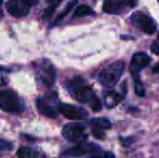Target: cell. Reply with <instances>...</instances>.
<instances>
[{
  "label": "cell",
  "instance_id": "obj_1",
  "mask_svg": "<svg viewBox=\"0 0 159 158\" xmlns=\"http://www.w3.org/2000/svg\"><path fill=\"white\" fill-rule=\"evenodd\" d=\"M68 91L81 103L92 104L98 97H96L94 90L90 86L84 84V80L81 77H75V78L68 80L66 84Z\"/></svg>",
  "mask_w": 159,
  "mask_h": 158
},
{
  "label": "cell",
  "instance_id": "obj_2",
  "mask_svg": "<svg viewBox=\"0 0 159 158\" xmlns=\"http://www.w3.org/2000/svg\"><path fill=\"white\" fill-rule=\"evenodd\" d=\"M126 70V64L124 61H116L108 65L106 68L98 74V81L105 88H113L118 84V81L124 75Z\"/></svg>",
  "mask_w": 159,
  "mask_h": 158
},
{
  "label": "cell",
  "instance_id": "obj_3",
  "mask_svg": "<svg viewBox=\"0 0 159 158\" xmlns=\"http://www.w3.org/2000/svg\"><path fill=\"white\" fill-rule=\"evenodd\" d=\"M0 110L7 113L19 114L23 112L24 105L16 93L9 90L0 91Z\"/></svg>",
  "mask_w": 159,
  "mask_h": 158
},
{
  "label": "cell",
  "instance_id": "obj_4",
  "mask_svg": "<svg viewBox=\"0 0 159 158\" xmlns=\"http://www.w3.org/2000/svg\"><path fill=\"white\" fill-rule=\"evenodd\" d=\"M62 155L67 157H104V153L102 152V148L100 146L92 143H86V142H82V143H79V145L69 148Z\"/></svg>",
  "mask_w": 159,
  "mask_h": 158
},
{
  "label": "cell",
  "instance_id": "obj_5",
  "mask_svg": "<svg viewBox=\"0 0 159 158\" xmlns=\"http://www.w3.org/2000/svg\"><path fill=\"white\" fill-rule=\"evenodd\" d=\"M130 22L132 23V25L138 27L146 35H153L157 28L156 22L142 11H135L130 17Z\"/></svg>",
  "mask_w": 159,
  "mask_h": 158
},
{
  "label": "cell",
  "instance_id": "obj_6",
  "mask_svg": "<svg viewBox=\"0 0 159 158\" xmlns=\"http://www.w3.org/2000/svg\"><path fill=\"white\" fill-rule=\"evenodd\" d=\"M63 135L66 140L75 143H82L88 139V134L86 132V127L80 124H68L64 126Z\"/></svg>",
  "mask_w": 159,
  "mask_h": 158
},
{
  "label": "cell",
  "instance_id": "obj_7",
  "mask_svg": "<svg viewBox=\"0 0 159 158\" xmlns=\"http://www.w3.org/2000/svg\"><path fill=\"white\" fill-rule=\"evenodd\" d=\"M151 61V56L147 55L145 52H136L132 55L129 70L130 73H131V76L133 77V80L140 79L141 70L146 67V66H148Z\"/></svg>",
  "mask_w": 159,
  "mask_h": 158
},
{
  "label": "cell",
  "instance_id": "obj_8",
  "mask_svg": "<svg viewBox=\"0 0 159 158\" xmlns=\"http://www.w3.org/2000/svg\"><path fill=\"white\" fill-rule=\"evenodd\" d=\"M134 6V0H106L103 3V11L107 14H121Z\"/></svg>",
  "mask_w": 159,
  "mask_h": 158
},
{
  "label": "cell",
  "instance_id": "obj_9",
  "mask_svg": "<svg viewBox=\"0 0 159 158\" xmlns=\"http://www.w3.org/2000/svg\"><path fill=\"white\" fill-rule=\"evenodd\" d=\"M30 4L26 0H10L7 2L6 9L12 16L14 17H24L30 13Z\"/></svg>",
  "mask_w": 159,
  "mask_h": 158
},
{
  "label": "cell",
  "instance_id": "obj_10",
  "mask_svg": "<svg viewBox=\"0 0 159 158\" xmlns=\"http://www.w3.org/2000/svg\"><path fill=\"white\" fill-rule=\"evenodd\" d=\"M60 112L66 118L71 120H84L88 117V112L84 108L71 105V104H62L60 106Z\"/></svg>",
  "mask_w": 159,
  "mask_h": 158
},
{
  "label": "cell",
  "instance_id": "obj_11",
  "mask_svg": "<svg viewBox=\"0 0 159 158\" xmlns=\"http://www.w3.org/2000/svg\"><path fill=\"white\" fill-rule=\"evenodd\" d=\"M38 74L47 87L53 86L55 81V68L50 62L44 61L43 63L40 64L38 67Z\"/></svg>",
  "mask_w": 159,
  "mask_h": 158
},
{
  "label": "cell",
  "instance_id": "obj_12",
  "mask_svg": "<svg viewBox=\"0 0 159 158\" xmlns=\"http://www.w3.org/2000/svg\"><path fill=\"white\" fill-rule=\"evenodd\" d=\"M36 105H37L38 112L43 116H47L49 118H55L57 116V113L54 110V107L51 104H49L44 99H38L36 101Z\"/></svg>",
  "mask_w": 159,
  "mask_h": 158
},
{
  "label": "cell",
  "instance_id": "obj_13",
  "mask_svg": "<svg viewBox=\"0 0 159 158\" xmlns=\"http://www.w3.org/2000/svg\"><path fill=\"white\" fill-rule=\"evenodd\" d=\"M125 95L126 94H120V93L116 92V91H109L108 93H106L104 97V103L105 105L108 108H113L115 107L117 104H119L120 102L124 100Z\"/></svg>",
  "mask_w": 159,
  "mask_h": 158
},
{
  "label": "cell",
  "instance_id": "obj_14",
  "mask_svg": "<svg viewBox=\"0 0 159 158\" xmlns=\"http://www.w3.org/2000/svg\"><path fill=\"white\" fill-rule=\"evenodd\" d=\"M90 124L94 129H98V130H108L111 128V122L109 119L105 118V117H95L90 120Z\"/></svg>",
  "mask_w": 159,
  "mask_h": 158
},
{
  "label": "cell",
  "instance_id": "obj_15",
  "mask_svg": "<svg viewBox=\"0 0 159 158\" xmlns=\"http://www.w3.org/2000/svg\"><path fill=\"white\" fill-rule=\"evenodd\" d=\"M92 8H90L87 4H81V6L77 7L75 9V12H74V17H81V16H87V15L93 14Z\"/></svg>",
  "mask_w": 159,
  "mask_h": 158
},
{
  "label": "cell",
  "instance_id": "obj_16",
  "mask_svg": "<svg viewBox=\"0 0 159 158\" xmlns=\"http://www.w3.org/2000/svg\"><path fill=\"white\" fill-rule=\"evenodd\" d=\"M16 155L20 158H36L39 156V153L30 147H21L17 151Z\"/></svg>",
  "mask_w": 159,
  "mask_h": 158
},
{
  "label": "cell",
  "instance_id": "obj_17",
  "mask_svg": "<svg viewBox=\"0 0 159 158\" xmlns=\"http://www.w3.org/2000/svg\"><path fill=\"white\" fill-rule=\"evenodd\" d=\"M76 4H77V0H73V1H71V2H69V3L67 4V7H66V8L64 9V11H63V12H62L61 14H60L59 16H57V21H55V23H59V22H61L62 20H63L64 17L66 16L67 14H68V13H69V11H70L71 9H73L74 7L76 6Z\"/></svg>",
  "mask_w": 159,
  "mask_h": 158
},
{
  "label": "cell",
  "instance_id": "obj_18",
  "mask_svg": "<svg viewBox=\"0 0 159 158\" xmlns=\"http://www.w3.org/2000/svg\"><path fill=\"white\" fill-rule=\"evenodd\" d=\"M134 91H135V94L139 95V97H145V89L143 84L141 82L140 79L134 80Z\"/></svg>",
  "mask_w": 159,
  "mask_h": 158
},
{
  "label": "cell",
  "instance_id": "obj_19",
  "mask_svg": "<svg viewBox=\"0 0 159 158\" xmlns=\"http://www.w3.org/2000/svg\"><path fill=\"white\" fill-rule=\"evenodd\" d=\"M13 150V144L6 140H0V151L2 152H11Z\"/></svg>",
  "mask_w": 159,
  "mask_h": 158
},
{
  "label": "cell",
  "instance_id": "obj_20",
  "mask_svg": "<svg viewBox=\"0 0 159 158\" xmlns=\"http://www.w3.org/2000/svg\"><path fill=\"white\" fill-rule=\"evenodd\" d=\"M151 50H152V52H153L154 54L159 55V37L153 42V43H152Z\"/></svg>",
  "mask_w": 159,
  "mask_h": 158
},
{
  "label": "cell",
  "instance_id": "obj_21",
  "mask_svg": "<svg viewBox=\"0 0 159 158\" xmlns=\"http://www.w3.org/2000/svg\"><path fill=\"white\" fill-rule=\"evenodd\" d=\"M54 7H49L48 9H47L46 11H44V14H43V19L44 20H49L51 16H52V14H53V12H54Z\"/></svg>",
  "mask_w": 159,
  "mask_h": 158
},
{
  "label": "cell",
  "instance_id": "obj_22",
  "mask_svg": "<svg viewBox=\"0 0 159 158\" xmlns=\"http://www.w3.org/2000/svg\"><path fill=\"white\" fill-rule=\"evenodd\" d=\"M92 134L94 135L96 139H103L105 137V133L103 132V130H98V129H94L92 130Z\"/></svg>",
  "mask_w": 159,
  "mask_h": 158
},
{
  "label": "cell",
  "instance_id": "obj_23",
  "mask_svg": "<svg viewBox=\"0 0 159 158\" xmlns=\"http://www.w3.org/2000/svg\"><path fill=\"white\" fill-rule=\"evenodd\" d=\"M47 1L49 2V4H50L51 7H54V8H57V7L61 3L62 0H47Z\"/></svg>",
  "mask_w": 159,
  "mask_h": 158
},
{
  "label": "cell",
  "instance_id": "obj_24",
  "mask_svg": "<svg viewBox=\"0 0 159 158\" xmlns=\"http://www.w3.org/2000/svg\"><path fill=\"white\" fill-rule=\"evenodd\" d=\"M153 73H154V74H158V73H159V62L153 67Z\"/></svg>",
  "mask_w": 159,
  "mask_h": 158
},
{
  "label": "cell",
  "instance_id": "obj_25",
  "mask_svg": "<svg viewBox=\"0 0 159 158\" xmlns=\"http://www.w3.org/2000/svg\"><path fill=\"white\" fill-rule=\"evenodd\" d=\"M26 1H27L28 3L30 4V6H33V4H36V3H38V1H39V0H26Z\"/></svg>",
  "mask_w": 159,
  "mask_h": 158
},
{
  "label": "cell",
  "instance_id": "obj_26",
  "mask_svg": "<svg viewBox=\"0 0 159 158\" xmlns=\"http://www.w3.org/2000/svg\"><path fill=\"white\" fill-rule=\"evenodd\" d=\"M0 2H1V0H0Z\"/></svg>",
  "mask_w": 159,
  "mask_h": 158
}]
</instances>
